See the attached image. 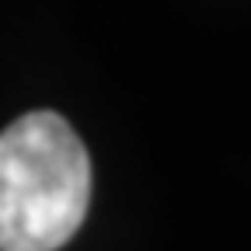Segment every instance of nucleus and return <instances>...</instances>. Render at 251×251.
<instances>
[{"instance_id": "1", "label": "nucleus", "mask_w": 251, "mask_h": 251, "mask_svg": "<svg viewBox=\"0 0 251 251\" xmlns=\"http://www.w3.org/2000/svg\"><path fill=\"white\" fill-rule=\"evenodd\" d=\"M91 157L56 112H28L0 133V251H56L84 224Z\"/></svg>"}]
</instances>
